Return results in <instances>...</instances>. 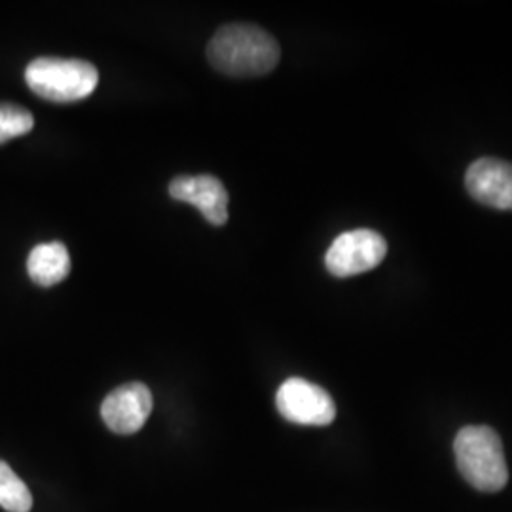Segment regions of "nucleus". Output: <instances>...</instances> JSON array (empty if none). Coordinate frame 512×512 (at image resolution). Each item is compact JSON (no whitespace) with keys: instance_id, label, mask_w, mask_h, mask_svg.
Instances as JSON below:
<instances>
[{"instance_id":"1a4fd4ad","label":"nucleus","mask_w":512,"mask_h":512,"mask_svg":"<svg viewBox=\"0 0 512 512\" xmlns=\"http://www.w3.org/2000/svg\"><path fill=\"white\" fill-rule=\"evenodd\" d=\"M27 272L40 287H54L71 274V255L59 241L40 243L29 255Z\"/></svg>"},{"instance_id":"f257e3e1","label":"nucleus","mask_w":512,"mask_h":512,"mask_svg":"<svg viewBox=\"0 0 512 512\" xmlns=\"http://www.w3.org/2000/svg\"><path fill=\"white\" fill-rule=\"evenodd\" d=\"M209 63L228 76H264L272 73L281 50L270 33L256 25H224L207 46Z\"/></svg>"},{"instance_id":"39448f33","label":"nucleus","mask_w":512,"mask_h":512,"mask_svg":"<svg viewBox=\"0 0 512 512\" xmlns=\"http://www.w3.org/2000/svg\"><path fill=\"white\" fill-rule=\"evenodd\" d=\"M275 404L279 414L298 425H330L336 418V406L329 393L304 378H289L277 389Z\"/></svg>"},{"instance_id":"9d476101","label":"nucleus","mask_w":512,"mask_h":512,"mask_svg":"<svg viewBox=\"0 0 512 512\" xmlns=\"http://www.w3.org/2000/svg\"><path fill=\"white\" fill-rule=\"evenodd\" d=\"M0 507L6 512H29L33 495L6 461H0Z\"/></svg>"},{"instance_id":"6e6552de","label":"nucleus","mask_w":512,"mask_h":512,"mask_svg":"<svg viewBox=\"0 0 512 512\" xmlns=\"http://www.w3.org/2000/svg\"><path fill=\"white\" fill-rule=\"evenodd\" d=\"M169 194L177 202L198 207L203 217L215 226H224L228 220V192L213 175L175 177L169 184Z\"/></svg>"},{"instance_id":"423d86ee","label":"nucleus","mask_w":512,"mask_h":512,"mask_svg":"<svg viewBox=\"0 0 512 512\" xmlns=\"http://www.w3.org/2000/svg\"><path fill=\"white\" fill-rule=\"evenodd\" d=\"M152 412V393L139 382L120 385L101 404V418L116 435H135Z\"/></svg>"},{"instance_id":"20e7f679","label":"nucleus","mask_w":512,"mask_h":512,"mask_svg":"<svg viewBox=\"0 0 512 512\" xmlns=\"http://www.w3.org/2000/svg\"><path fill=\"white\" fill-rule=\"evenodd\" d=\"M387 241L374 230H351L332 241L325 256L327 270L334 277L365 274L382 264Z\"/></svg>"},{"instance_id":"0eeeda50","label":"nucleus","mask_w":512,"mask_h":512,"mask_svg":"<svg viewBox=\"0 0 512 512\" xmlns=\"http://www.w3.org/2000/svg\"><path fill=\"white\" fill-rule=\"evenodd\" d=\"M465 186L476 202L499 211H512V164L480 158L467 169Z\"/></svg>"},{"instance_id":"f03ea898","label":"nucleus","mask_w":512,"mask_h":512,"mask_svg":"<svg viewBox=\"0 0 512 512\" xmlns=\"http://www.w3.org/2000/svg\"><path fill=\"white\" fill-rule=\"evenodd\" d=\"M454 450L459 473L478 492L495 494L505 488L509 469L501 439L492 427H463L454 442Z\"/></svg>"},{"instance_id":"7ed1b4c3","label":"nucleus","mask_w":512,"mask_h":512,"mask_svg":"<svg viewBox=\"0 0 512 512\" xmlns=\"http://www.w3.org/2000/svg\"><path fill=\"white\" fill-rule=\"evenodd\" d=\"M27 86L38 97L54 103H74L92 95L99 73L84 59L38 57L25 71Z\"/></svg>"},{"instance_id":"9b49d317","label":"nucleus","mask_w":512,"mask_h":512,"mask_svg":"<svg viewBox=\"0 0 512 512\" xmlns=\"http://www.w3.org/2000/svg\"><path fill=\"white\" fill-rule=\"evenodd\" d=\"M33 128L35 118L29 110L12 103L0 105V145L21 135H27Z\"/></svg>"}]
</instances>
